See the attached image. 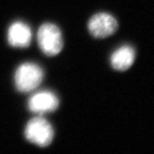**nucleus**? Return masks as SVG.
I'll return each mask as SVG.
<instances>
[{"mask_svg":"<svg viewBox=\"0 0 154 154\" xmlns=\"http://www.w3.org/2000/svg\"><path fill=\"white\" fill-rule=\"evenodd\" d=\"M24 136L30 143L41 148L49 146L54 137L53 126L42 116L29 121L24 129Z\"/></svg>","mask_w":154,"mask_h":154,"instance_id":"f257e3e1","label":"nucleus"},{"mask_svg":"<svg viewBox=\"0 0 154 154\" xmlns=\"http://www.w3.org/2000/svg\"><path fill=\"white\" fill-rule=\"evenodd\" d=\"M59 106V101L55 94L43 91L34 94L29 99L28 108L32 113L42 116L55 111Z\"/></svg>","mask_w":154,"mask_h":154,"instance_id":"39448f33","label":"nucleus"},{"mask_svg":"<svg viewBox=\"0 0 154 154\" xmlns=\"http://www.w3.org/2000/svg\"><path fill=\"white\" fill-rule=\"evenodd\" d=\"M44 71L41 66L34 63L21 64L14 74V84L17 89L27 93L35 89L44 79Z\"/></svg>","mask_w":154,"mask_h":154,"instance_id":"7ed1b4c3","label":"nucleus"},{"mask_svg":"<svg viewBox=\"0 0 154 154\" xmlns=\"http://www.w3.org/2000/svg\"><path fill=\"white\" fill-rule=\"evenodd\" d=\"M32 31L27 24L16 22L9 26L7 32V40L13 47L25 48L29 46L32 41Z\"/></svg>","mask_w":154,"mask_h":154,"instance_id":"423d86ee","label":"nucleus"},{"mask_svg":"<svg viewBox=\"0 0 154 154\" xmlns=\"http://www.w3.org/2000/svg\"><path fill=\"white\" fill-rule=\"evenodd\" d=\"M88 30L96 38H104L114 34L119 29V24L114 17L106 12H99L88 20Z\"/></svg>","mask_w":154,"mask_h":154,"instance_id":"20e7f679","label":"nucleus"},{"mask_svg":"<svg viewBox=\"0 0 154 154\" xmlns=\"http://www.w3.org/2000/svg\"><path fill=\"white\" fill-rule=\"evenodd\" d=\"M136 58V51L131 46L124 45L113 52L110 58L112 68L119 72H125L132 66Z\"/></svg>","mask_w":154,"mask_h":154,"instance_id":"0eeeda50","label":"nucleus"},{"mask_svg":"<svg viewBox=\"0 0 154 154\" xmlns=\"http://www.w3.org/2000/svg\"><path fill=\"white\" fill-rule=\"evenodd\" d=\"M37 42L41 51L46 56L51 57L58 55L63 47L60 29L52 23H44L38 30Z\"/></svg>","mask_w":154,"mask_h":154,"instance_id":"f03ea898","label":"nucleus"}]
</instances>
